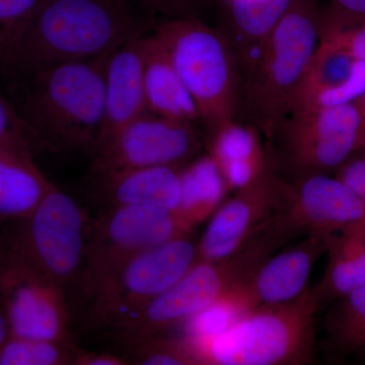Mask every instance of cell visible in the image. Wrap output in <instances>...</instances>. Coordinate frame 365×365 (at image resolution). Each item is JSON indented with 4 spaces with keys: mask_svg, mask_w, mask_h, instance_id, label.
<instances>
[{
    "mask_svg": "<svg viewBox=\"0 0 365 365\" xmlns=\"http://www.w3.org/2000/svg\"><path fill=\"white\" fill-rule=\"evenodd\" d=\"M145 30L129 0H40L14 34L0 67L28 78L50 67L104 56Z\"/></svg>",
    "mask_w": 365,
    "mask_h": 365,
    "instance_id": "6da1fadb",
    "label": "cell"
},
{
    "mask_svg": "<svg viewBox=\"0 0 365 365\" xmlns=\"http://www.w3.org/2000/svg\"><path fill=\"white\" fill-rule=\"evenodd\" d=\"M109 54L50 67L24 79L25 93L16 110L36 146L93 155L104 122Z\"/></svg>",
    "mask_w": 365,
    "mask_h": 365,
    "instance_id": "7a4b0ae2",
    "label": "cell"
},
{
    "mask_svg": "<svg viewBox=\"0 0 365 365\" xmlns=\"http://www.w3.org/2000/svg\"><path fill=\"white\" fill-rule=\"evenodd\" d=\"M319 24L309 0H295L242 76L239 119L254 125L266 141L294 108L319 48Z\"/></svg>",
    "mask_w": 365,
    "mask_h": 365,
    "instance_id": "3957f363",
    "label": "cell"
},
{
    "mask_svg": "<svg viewBox=\"0 0 365 365\" xmlns=\"http://www.w3.org/2000/svg\"><path fill=\"white\" fill-rule=\"evenodd\" d=\"M312 288L290 302L245 314L222 332L192 340L199 365H304L318 352ZM187 338V337H186Z\"/></svg>",
    "mask_w": 365,
    "mask_h": 365,
    "instance_id": "277c9868",
    "label": "cell"
},
{
    "mask_svg": "<svg viewBox=\"0 0 365 365\" xmlns=\"http://www.w3.org/2000/svg\"><path fill=\"white\" fill-rule=\"evenodd\" d=\"M198 110L204 135L239 119L242 72L234 48L220 29L201 19H167L153 26Z\"/></svg>",
    "mask_w": 365,
    "mask_h": 365,
    "instance_id": "5b68a950",
    "label": "cell"
},
{
    "mask_svg": "<svg viewBox=\"0 0 365 365\" xmlns=\"http://www.w3.org/2000/svg\"><path fill=\"white\" fill-rule=\"evenodd\" d=\"M0 240V262L40 273L66 292L85 267L91 225L73 197L53 185L30 215L11 222Z\"/></svg>",
    "mask_w": 365,
    "mask_h": 365,
    "instance_id": "8992f818",
    "label": "cell"
},
{
    "mask_svg": "<svg viewBox=\"0 0 365 365\" xmlns=\"http://www.w3.org/2000/svg\"><path fill=\"white\" fill-rule=\"evenodd\" d=\"M266 258L264 249L252 241L225 258L197 260L176 284L116 329L133 346L155 337L216 304L232 288L248 279Z\"/></svg>",
    "mask_w": 365,
    "mask_h": 365,
    "instance_id": "52a82bcc",
    "label": "cell"
},
{
    "mask_svg": "<svg viewBox=\"0 0 365 365\" xmlns=\"http://www.w3.org/2000/svg\"><path fill=\"white\" fill-rule=\"evenodd\" d=\"M361 119L356 105L292 110L268 139L275 167L288 182L334 175L356 150Z\"/></svg>",
    "mask_w": 365,
    "mask_h": 365,
    "instance_id": "ba28073f",
    "label": "cell"
},
{
    "mask_svg": "<svg viewBox=\"0 0 365 365\" xmlns=\"http://www.w3.org/2000/svg\"><path fill=\"white\" fill-rule=\"evenodd\" d=\"M174 211L150 206H118L91 225L81 288L91 300L125 264L144 250L189 235Z\"/></svg>",
    "mask_w": 365,
    "mask_h": 365,
    "instance_id": "9c48e42d",
    "label": "cell"
},
{
    "mask_svg": "<svg viewBox=\"0 0 365 365\" xmlns=\"http://www.w3.org/2000/svg\"><path fill=\"white\" fill-rule=\"evenodd\" d=\"M197 261V245L189 235L135 255L93 299V327L116 328L181 279Z\"/></svg>",
    "mask_w": 365,
    "mask_h": 365,
    "instance_id": "30bf717a",
    "label": "cell"
},
{
    "mask_svg": "<svg viewBox=\"0 0 365 365\" xmlns=\"http://www.w3.org/2000/svg\"><path fill=\"white\" fill-rule=\"evenodd\" d=\"M205 150L202 126L143 113L93 155V175L125 169L182 167Z\"/></svg>",
    "mask_w": 365,
    "mask_h": 365,
    "instance_id": "8fae6325",
    "label": "cell"
},
{
    "mask_svg": "<svg viewBox=\"0 0 365 365\" xmlns=\"http://www.w3.org/2000/svg\"><path fill=\"white\" fill-rule=\"evenodd\" d=\"M270 153V151H269ZM290 182L270 160L251 184L235 192L212 215L197 244V260L225 258L241 248L250 237L284 207Z\"/></svg>",
    "mask_w": 365,
    "mask_h": 365,
    "instance_id": "7c38bea8",
    "label": "cell"
},
{
    "mask_svg": "<svg viewBox=\"0 0 365 365\" xmlns=\"http://www.w3.org/2000/svg\"><path fill=\"white\" fill-rule=\"evenodd\" d=\"M0 302L13 337L68 342L66 292L45 276L0 262Z\"/></svg>",
    "mask_w": 365,
    "mask_h": 365,
    "instance_id": "4fadbf2b",
    "label": "cell"
},
{
    "mask_svg": "<svg viewBox=\"0 0 365 365\" xmlns=\"http://www.w3.org/2000/svg\"><path fill=\"white\" fill-rule=\"evenodd\" d=\"M328 240L309 235L294 246L274 254L216 304L222 307L235 323L253 309L297 299L307 289L314 264L327 253Z\"/></svg>",
    "mask_w": 365,
    "mask_h": 365,
    "instance_id": "5bb4252c",
    "label": "cell"
},
{
    "mask_svg": "<svg viewBox=\"0 0 365 365\" xmlns=\"http://www.w3.org/2000/svg\"><path fill=\"white\" fill-rule=\"evenodd\" d=\"M279 215L297 237H330L365 220V201L334 175L289 182Z\"/></svg>",
    "mask_w": 365,
    "mask_h": 365,
    "instance_id": "9a60e30c",
    "label": "cell"
},
{
    "mask_svg": "<svg viewBox=\"0 0 365 365\" xmlns=\"http://www.w3.org/2000/svg\"><path fill=\"white\" fill-rule=\"evenodd\" d=\"M145 37L146 35L139 36L128 41L108 56L104 122L93 155L102 150L125 125L148 112L143 83Z\"/></svg>",
    "mask_w": 365,
    "mask_h": 365,
    "instance_id": "2e32d148",
    "label": "cell"
},
{
    "mask_svg": "<svg viewBox=\"0 0 365 365\" xmlns=\"http://www.w3.org/2000/svg\"><path fill=\"white\" fill-rule=\"evenodd\" d=\"M364 93L365 61L319 42L292 110L353 104Z\"/></svg>",
    "mask_w": 365,
    "mask_h": 365,
    "instance_id": "e0dca14e",
    "label": "cell"
},
{
    "mask_svg": "<svg viewBox=\"0 0 365 365\" xmlns=\"http://www.w3.org/2000/svg\"><path fill=\"white\" fill-rule=\"evenodd\" d=\"M182 167H150L93 175L98 200L108 207L150 206L176 212Z\"/></svg>",
    "mask_w": 365,
    "mask_h": 365,
    "instance_id": "ac0fdd59",
    "label": "cell"
},
{
    "mask_svg": "<svg viewBox=\"0 0 365 365\" xmlns=\"http://www.w3.org/2000/svg\"><path fill=\"white\" fill-rule=\"evenodd\" d=\"M205 150L232 190L255 181L269 160L267 143L261 132L241 119L227 122L206 135Z\"/></svg>",
    "mask_w": 365,
    "mask_h": 365,
    "instance_id": "d6986e66",
    "label": "cell"
},
{
    "mask_svg": "<svg viewBox=\"0 0 365 365\" xmlns=\"http://www.w3.org/2000/svg\"><path fill=\"white\" fill-rule=\"evenodd\" d=\"M295 0H227L220 30L234 48L242 76L253 66L274 28Z\"/></svg>",
    "mask_w": 365,
    "mask_h": 365,
    "instance_id": "ffe728a7",
    "label": "cell"
},
{
    "mask_svg": "<svg viewBox=\"0 0 365 365\" xmlns=\"http://www.w3.org/2000/svg\"><path fill=\"white\" fill-rule=\"evenodd\" d=\"M143 83L148 112L201 125L193 98L167 52L153 34L145 37Z\"/></svg>",
    "mask_w": 365,
    "mask_h": 365,
    "instance_id": "44dd1931",
    "label": "cell"
},
{
    "mask_svg": "<svg viewBox=\"0 0 365 365\" xmlns=\"http://www.w3.org/2000/svg\"><path fill=\"white\" fill-rule=\"evenodd\" d=\"M328 263L313 290L319 309L365 287V220L329 237Z\"/></svg>",
    "mask_w": 365,
    "mask_h": 365,
    "instance_id": "7402d4cb",
    "label": "cell"
},
{
    "mask_svg": "<svg viewBox=\"0 0 365 365\" xmlns=\"http://www.w3.org/2000/svg\"><path fill=\"white\" fill-rule=\"evenodd\" d=\"M52 187L32 155L0 146V223L30 215Z\"/></svg>",
    "mask_w": 365,
    "mask_h": 365,
    "instance_id": "603a6c76",
    "label": "cell"
},
{
    "mask_svg": "<svg viewBox=\"0 0 365 365\" xmlns=\"http://www.w3.org/2000/svg\"><path fill=\"white\" fill-rule=\"evenodd\" d=\"M318 349L327 359H365V287L334 300L323 321Z\"/></svg>",
    "mask_w": 365,
    "mask_h": 365,
    "instance_id": "cb8c5ba5",
    "label": "cell"
},
{
    "mask_svg": "<svg viewBox=\"0 0 365 365\" xmlns=\"http://www.w3.org/2000/svg\"><path fill=\"white\" fill-rule=\"evenodd\" d=\"M227 193V184L215 160L207 153L199 155L182 167L177 215L192 230L215 215Z\"/></svg>",
    "mask_w": 365,
    "mask_h": 365,
    "instance_id": "d4e9b609",
    "label": "cell"
},
{
    "mask_svg": "<svg viewBox=\"0 0 365 365\" xmlns=\"http://www.w3.org/2000/svg\"><path fill=\"white\" fill-rule=\"evenodd\" d=\"M78 354L68 342L11 336L0 351V365L74 364Z\"/></svg>",
    "mask_w": 365,
    "mask_h": 365,
    "instance_id": "484cf974",
    "label": "cell"
},
{
    "mask_svg": "<svg viewBox=\"0 0 365 365\" xmlns=\"http://www.w3.org/2000/svg\"><path fill=\"white\" fill-rule=\"evenodd\" d=\"M319 42L365 61V21H351L335 11L321 16Z\"/></svg>",
    "mask_w": 365,
    "mask_h": 365,
    "instance_id": "4316f807",
    "label": "cell"
},
{
    "mask_svg": "<svg viewBox=\"0 0 365 365\" xmlns=\"http://www.w3.org/2000/svg\"><path fill=\"white\" fill-rule=\"evenodd\" d=\"M136 364L143 365H199L188 338H160L158 336L133 346Z\"/></svg>",
    "mask_w": 365,
    "mask_h": 365,
    "instance_id": "83f0119b",
    "label": "cell"
},
{
    "mask_svg": "<svg viewBox=\"0 0 365 365\" xmlns=\"http://www.w3.org/2000/svg\"><path fill=\"white\" fill-rule=\"evenodd\" d=\"M0 146L33 155L37 148L16 108L0 95Z\"/></svg>",
    "mask_w": 365,
    "mask_h": 365,
    "instance_id": "f1b7e54d",
    "label": "cell"
},
{
    "mask_svg": "<svg viewBox=\"0 0 365 365\" xmlns=\"http://www.w3.org/2000/svg\"><path fill=\"white\" fill-rule=\"evenodd\" d=\"M40 0H0V62L14 34Z\"/></svg>",
    "mask_w": 365,
    "mask_h": 365,
    "instance_id": "f546056e",
    "label": "cell"
},
{
    "mask_svg": "<svg viewBox=\"0 0 365 365\" xmlns=\"http://www.w3.org/2000/svg\"><path fill=\"white\" fill-rule=\"evenodd\" d=\"M334 176L345 182L365 201V145L353 151Z\"/></svg>",
    "mask_w": 365,
    "mask_h": 365,
    "instance_id": "4dcf8cb0",
    "label": "cell"
},
{
    "mask_svg": "<svg viewBox=\"0 0 365 365\" xmlns=\"http://www.w3.org/2000/svg\"><path fill=\"white\" fill-rule=\"evenodd\" d=\"M151 14H160L175 18H196L193 0H139Z\"/></svg>",
    "mask_w": 365,
    "mask_h": 365,
    "instance_id": "1f68e13d",
    "label": "cell"
},
{
    "mask_svg": "<svg viewBox=\"0 0 365 365\" xmlns=\"http://www.w3.org/2000/svg\"><path fill=\"white\" fill-rule=\"evenodd\" d=\"M336 14L351 21H365V0H332Z\"/></svg>",
    "mask_w": 365,
    "mask_h": 365,
    "instance_id": "d6a6232c",
    "label": "cell"
},
{
    "mask_svg": "<svg viewBox=\"0 0 365 365\" xmlns=\"http://www.w3.org/2000/svg\"><path fill=\"white\" fill-rule=\"evenodd\" d=\"M126 359L109 353H78L74 364L78 365H124L128 364Z\"/></svg>",
    "mask_w": 365,
    "mask_h": 365,
    "instance_id": "836d02e7",
    "label": "cell"
},
{
    "mask_svg": "<svg viewBox=\"0 0 365 365\" xmlns=\"http://www.w3.org/2000/svg\"><path fill=\"white\" fill-rule=\"evenodd\" d=\"M11 328H9V319H7L6 311L0 302V351L7 341L11 338Z\"/></svg>",
    "mask_w": 365,
    "mask_h": 365,
    "instance_id": "e575fe53",
    "label": "cell"
},
{
    "mask_svg": "<svg viewBox=\"0 0 365 365\" xmlns=\"http://www.w3.org/2000/svg\"><path fill=\"white\" fill-rule=\"evenodd\" d=\"M360 119H361V126H360L359 144H357L356 150L365 145V116L360 117Z\"/></svg>",
    "mask_w": 365,
    "mask_h": 365,
    "instance_id": "d590c367",
    "label": "cell"
},
{
    "mask_svg": "<svg viewBox=\"0 0 365 365\" xmlns=\"http://www.w3.org/2000/svg\"><path fill=\"white\" fill-rule=\"evenodd\" d=\"M359 109L360 117L365 116V93L354 103Z\"/></svg>",
    "mask_w": 365,
    "mask_h": 365,
    "instance_id": "8d00e7d4",
    "label": "cell"
}]
</instances>
